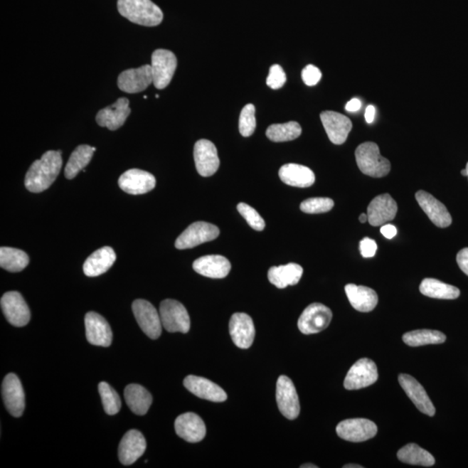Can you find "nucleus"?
<instances>
[{"label": "nucleus", "mask_w": 468, "mask_h": 468, "mask_svg": "<svg viewBox=\"0 0 468 468\" xmlns=\"http://www.w3.org/2000/svg\"><path fill=\"white\" fill-rule=\"evenodd\" d=\"M63 165L62 152L49 150L35 161L28 170L25 179L27 190L41 193L49 188L57 179Z\"/></svg>", "instance_id": "1"}, {"label": "nucleus", "mask_w": 468, "mask_h": 468, "mask_svg": "<svg viewBox=\"0 0 468 468\" xmlns=\"http://www.w3.org/2000/svg\"><path fill=\"white\" fill-rule=\"evenodd\" d=\"M119 14L130 22L144 26H156L164 19L160 7L151 0H118Z\"/></svg>", "instance_id": "2"}, {"label": "nucleus", "mask_w": 468, "mask_h": 468, "mask_svg": "<svg viewBox=\"0 0 468 468\" xmlns=\"http://www.w3.org/2000/svg\"><path fill=\"white\" fill-rule=\"evenodd\" d=\"M355 156L361 172L368 176L381 178L390 172V161L381 156L379 147L375 142H368L359 145Z\"/></svg>", "instance_id": "3"}, {"label": "nucleus", "mask_w": 468, "mask_h": 468, "mask_svg": "<svg viewBox=\"0 0 468 468\" xmlns=\"http://www.w3.org/2000/svg\"><path fill=\"white\" fill-rule=\"evenodd\" d=\"M162 326L169 332L188 333L190 330V317L184 305L176 300L166 299L160 305Z\"/></svg>", "instance_id": "4"}, {"label": "nucleus", "mask_w": 468, "mask_h": 468, "mask_svg": "<svg viewBox=\"0 0 468 468\" xmlns=\"http://www.w3.org/2000/svg\"><path fill=\"white\" fill-rule=\"evenodd\" d=\"M177 68V58L172 51L154 50L151 58L153 83L158 90H164L171 82Z\"/></svg>", "instance_id": "5"}, {"label": "nucleus", "mask_w": 468, "mask_h": 468, "mask_svg": "<svg viewBox=\"0 0 468 468\" xmlns=\"http://www.w3.org/2000/svg\"><path fill=\"white\" fill-rule=\"evenodd\" d=\"M331 320V309L322 304L314 303L309 305L301 314L297 326L303 334H316L325 330Z\"/></svg>", "instance_id": "6"}, {"label": "nucleus", "mask_w": 468, "mask_h": 468, "mask_svg": "<svg viewBox=\"0 0 468 468\" xmlns=\"http://www.w3.org/2000/svg\"><path fill=\"white\" fill-rule=\"evenodd\" d=\"M220 229L208 222L198 221L189 225L176 241V248L179 250L190 249L197 245L217 239Z\"/></svg>", "instance_id": "7"}, {"label": "nucleus", "mask_w": 468, "mask_h": 468, "mask_svg": "<svg viewBox=\"0 0 468 468\" xmlns=\"http://www.w3.org/2000/svg\"><path fill=\"white\" fill-rule=\"evenodd\" d=\"M378 379L376 364L371 359L362 358L352 365L344 379V385L348 390H356L372 385Z\"/></svg>", "instance_id": "8"}, {"label": "nucleus", "mask_w": 468, "mask_h": 468, "mask_svg": "<svg viewBox=\"0 0 468 468\" xmlns=\"http://www.w3.org/2000/svg\"><path fill=\"white\" fill-rule=\"evenodd\" d=\"M132 310L142 331L149 338L157 339L161 334L162 324L160 313L152 304L144 299L134 301Z\"/></svg>", "instance_id": "9"}, {"label": "nucleus", "mask_w": 468, "mask_h": 468, "mask_svg": "<svg viewBox=\"0 0 468 468\" xmlns=\"http://www.w3.org/2000/svg\"><path fill=\"white\" fill-rule=\"evenodd\" d=\"M276 399L281 414L289 420H295L300 413L299 395L294 384L288 376H280L277 382Z\"/></svg>", "instance_id": "10"}, {"label": "nucleus", "mask_w": 468, "mask_h": 468, "mask_svg": "<svg viewBox=\"0 0 468 468\" xmlns=\"http://www.w3.org/2000/svg\"><path fill=\"white\" fill-rule=\"evenodd\" d=\"M2 312L8 322L16 327H23L30 322L31 312L21 293L8 292L0 300Z\"/></svg>", "instance_id": "11"}, {"label": "nucleus", "mask_w": 468, "mask_h": 468, "mask_svg": "<svg viewBox=\"0 0 468 468\" xmlns=\"http://www.w3.org/2000/svg\"><path fill=\"white\" fill-rule=\"evenodd\" d=\"M336 434L345 441L363 442L375 437L378 434V427L368 419H348L339 424Z\"/></svg>", "instance_id": "12"}, {"label": "nucleus", "mask_w": 468, "mask_h": 468, "mask_svg": "<svg viewBox=\"0 0 468 468\" xmlns=\"http://www.w3.org/2000/svg\"><path fill=\"white\" fill-rule=\"evenodd\" d=\"M2 398L6 410L14 418H21L25 411V392L18 376L8 374L2 383Z\"/></svg>", "instance_id": "13"}, {"label": "nucleus", "mask_w": 468, "mask_h": 468, "mask_svg": "<svg viewBox=\"0 0 468 468\" xmlns=\"http://www.w3.org/2000/svg\"><path fill=\"white\" fill-rule=\"evenodd\" d=\"M193 158L197 171L201 176H212L219 169L220 158L212 142L205 139L198 141L194 145Z\"/></svg>", "instance_id": "14"}, {"label": "nucleus", "mask_w": 468, "mask_h": 468, "mask_svg": "<svg viewBox=\"0 0 468 468\" xmlns=\"http://www.w3.org/2000/svg\"><path fill=\"white\" fill-rule=\"evenodd\" d=\"M153 83L151 65L129 69L119 75L117 85L124 92L136 94L145 90Z\"/></svg>", "instance_id": "15"}, {"label": "nucleus", "mask_w": 468, "mask_h": 468, "mask_svg": "<svg viewBox=\"0 0 468 468\" xmlns=\"http://www.w3.org/2000/svg\"><path fill=\"white\" fill-rule=\"evenodd\" d=\"M118 185L125 193L138 196L151 191L156 185V180L152 174L134 169L122 174Z\"/></svg>", "instance_id": "16"}, {"label": "nucleus", "mask_w": 468, "mask_h": 468, "mask_svg": "<svg viewBox=\"0 0 468 468\" xmlns=\"http://www.w3.org/2000/svg\"><path fill=\"white\" fill-rule=\"evenodd\" d=\"M320 118L332 144L341 145L346 142L352 129L350 119L335 111H324L321 113Z\"/></svg>", "instance_id": "17"}, {"label": "nucleus", "mask_w": 468, "mask_h": 468, "mask_svg": "<svg viewBox=\"0 0 468 468\" xmlns=\"http://www.w3.org/2000/svg\"><path fill=\"white\" fill-rule=\"evenodd\" d=\"M230 335L237 347L248 349L255 338V327L252 317L245 313L233 314L229 323Z\"/></svg>", "instance_id": "18"}, {"label": "nucleus", "mask_w": 468, "mask_h": 468, "mask_svg": "<svg viewBox=\"0 0 468 468\" xmlns=\"http://www.w3.org/2000/svg\"><path fill=\"white\" fill-rule=\"evenodd\" d=\"M86 339L96 346L109 347L112 343V331L104 317L90 312L85 316Z\"/></svg>", "instance_id": "19"}, {"label": "nucleus", "mask_w": 468, "mask_h": 468, "mask_svg": "<svg viewBox=\"0 0 468 468\" xmlns=\"http://www.w3.org/2000/svg\"><path fill=\"white\" fill-rule=\"evenodd\" d=\"M398 209V204L390 194H381L368 205V221L373 227L385 225L395 219Z\"/></svg>", "instance_id": "20"}, {"label": "nucleus", "mask_w": 468, "mask_h": 468, "mask_svg": "<svg viewBox=\"0 0 468 468\" xmlns=\"http://www.w3.org/2000/svg\"><path fill=\"white\" fill-rule=\"evenodd\" d=\"M147 447L144 435L136 430L127 432L118 448L119 461L124 466L132 465L145 453Z\"/></svg>", "instance_id": "21"}, {"label": "nucleus", "mask_w": 468, "mask_h": 468, "mask_svg": "<svg viewBox=\"0 0 468 468\" xmlns=\"http://www.w3.org/2000/svg\"><path fill=\"white\" fill-rule=\"evenodd\" d=\"M415 198L420 208L425 212L436 227L441 228L450 227L452 224V217L445 205L435 199L430 193L422 190L415 193Z\"/></svg>", "instance_id": "22"}, {"label": "nucleus", "mask_w": 468, "mask_h": 468, "mask_svg": "<svg viewBox=\"0 0 468 468\" xmlns=\"http://www.w3.org/2000/svg\"><path fill=\"white\" fill-rule=\"evenodd\" d=\"M186 390L197 398L211 400L214 403L225 402L228 399L227 393L211 381L201 376H188L184 379Z\"/></svg>", "instance_id": "23"}, {"label": "nucleus", "mask_w": 468, "mask_h": 468, "mask_svg": "<svg viewBox=\"0 0 468 468\" xmlns=\"http://www.w3.org/2000/svg\"><path fill=\"white\" fill-rule=\"evenodd\" d=\"M178 436L186 442L196 443L201 442L207 434L203 420L194 413H186L178 416L174 423Z\"/></svg>", "instance_id": "24"}, {"label": "nucleus", "mask_w": 468, "mask_h": 468, "mask_svg": "<svg viewBox=\"0 0 468 468\" xmlns=\"http://www.w3.org/2000/svg\"><path fill=\"white\" fill-rule=\"evenodd\" d=\"M400 385L405 391L408 398L412 400L416 408L422 413L430 416L435 414V408L428 398L424 388L416 381L413 376L407 374H400L398 378Z\"/></svg>", "instance_id": "25"}, {"label": "nucleus", "mask_w": 468, "mask_h": 468, "mask_svg": "<svg viewBox=\"0 0 468 468\" xmlns=\"http://www.w3.org/2000/svg\"><path fill=\"white\" fill-rule=\"evenodd\" d=\"M130 114L129 101L125 97L119 98L114 105L101 110L97 115V124L110 130L121 128Z\"/></svg>", "instance_id": "26"}, {"label": "nucleus", "mask_w": 468, "mask_h": 468, "mask_svg": "<svg viewBox=\"0 0 468 468\" xmlns=\"http://www.w3.org/2000/svg\"><path fill=\"white\" fill-rule=\"evenodd\" d=\"M193 268L199 275L211 279H224L231 271V263L221 255H207L193 262Z\"/></svg>", "instance_id": "27"}, {"label": "nucleus", "mask_w": 468, "mask_h": 468, "mask_svg": "<svg viewBox=\"0 0 468 468\" xmlns=\"http://www.w3.org/2000/svg\"><path fill=\"white\" fill-rule=\"evenodd\" d=\"M345 292L352 307L356 311L370 312L378 305V296L371 288L349 284L345 287Z\"/></svg>", "instance_id": "28"}, {"label": "nucleus", "mask_w": 468, "mask_h": 468, "mask_svg": "<svg viewBox=\"0 0 468 468\" xmlns=\"http://www.w3.org/2000/svg\"><path fill=\"white\" fill-rule=\"evenodd\" d=\"M279 176L284 184L296 188H309L314 184L316 180L315 174L311 169L295 164L281 166Z\"/></svg>", "instance_id": "29"}, {"label": "nucleus", "mask_w": 468, "mask_h": 468, "mask_svg": "<svg viewBox=\"0 0 468 468\" xmlns=\"http://www.w3.org/2000/svg\"><path fill=\"white\" fill-rule=\"evenodd\" d=\"M117 260L116 252L110 247H105L93 252L83 264V272L88 277L104 275Z\"/></svg>", "instance_id": "30"}, {"label": "nucleus", "mask_w": 468, "mask_h": 468, "mask_svg": "<svg viewBox=\"0 0 468 468\" xmlns=\"http://www.w3.org/2000/svg\"><path fill=\"white\" fill-rule=\"evenodd\" d=\"M304 270L301 265L289 263L269 269L268 280L277 288L284 289L289 285H295L302 277Z\"/></svg>", "instance_id": "31"}, {"label": "nucleus", "mask_w": 468, "mask_h": 468, "mask_svg": "<svg viewBox=\"0 0 468 468\" xmlns=\"http://www.w3.org/2000/svg\"><path fill=\"white\" fill-rule=\"evenodd\" d=\"M127 405L137 415H144L151 406V394L139 384H129L124 390Z\"/></svg>", "instance_id": "32"}, {"label": "nucleus", "mask_w": 468, "mask_h": 468, "mask_svg": "<svg viewBox=\"0 0 468 468\" xmlns=\"http://www.w3.org/2000/svg\"><path fill=\"white\" fill-rule=\"evenodd\" d=\"M95 151H96V148L90 145L78 146L70 154L69 161L67 162L65 170V176L67 179H74L79 172L85 169L92 159Z\"/></svg>", "instance_id": "33"}, {"label": "nucleus", "mask_w": 468, "mask_h": 468, "mask_svg": "<svg viewBox=\"0 0 468 468\" xmlns=\"http://www.w3.org/2000/svg\"><path fill=\"white\" fill-rule=\"evenodd\" d=\"M420 292L423 295L438 299H456L461 294L457 287L435 279L423 280Z\"/></svg>", "instance_id": "34"}, {"label": "nucleus", "mask_w": 468, "mask_h": 468, "mask_svg": "<svg viewBox=\"0 0 468 468\" xmlns=\"http://www.w3.org/2000/svg\"><path fill=\"white\" fill-rule=\"evenodd\" d=\"M399 461L410 465L432 467L435 459L430 452L419 447L418 444L410 443L400 448L398 453Z\"/></svg>", "instance_id": "35"}, {"label": "nucleus", "mask_w": 468, "mask_h": 468, "mask_svg": "<svg viewBox=\"0 0 468 468\" xmlns=\"http://www.w3.org/2000/svg\"><path fill=\"white\" fill-rule=\"evenodd\" d=\"M29 257L22 250L1 248H0V267L11 272L23 271L29 264Z\"/></svg>", "instance_id": "36"}, {"label": "nucleus", "mask_w": 468, "mask_h": 468, "mask_svg": "<svg viewBox=\"0 0 468 468\" xmlns=\"http://www.w3.org/2000/svg\"><path fill=\"white\" fill-rule=\"evenodd\" d=\"M446 339V336L442 332L431 330H418L407 332L403 336V342L411 347L443 344L445 343Z\"/></svg>", "instance_id": "37"}, {"label": "nucleus", "mask_w": 468, "mask_h": 468, "mask_svg": "<svg viewBox=\"0 0 468 468\" xmlns=\"http://www.w3.org/2000/svg\"><path fill=\"white\" fill-rule=\"evenodd\" d=\"M302 133V128L297 122H289L287 124H272L267 130V137L275 142H283L295 140Z\"/></svg>", "instance_id": "38"}, {"label": "nucleus", "mask_w": 468, "mask_h": 468, "mask_svg": "<svg viewBox=\"0 0 468 468\" xmlns=\"http://www.w3.org/2000/svg\"><path fill=\"white\" fill-rule=\"evenodd\" d=\"M98 390L106 414L109 415L117 414L122 407L121 399L119 398L117 392L105 382L99 383Z\"/></svg>", "instance_id": "39"}, {"label": "nucleus", "mask_w": 468, "mask_h": 468, "mask_svg": "<svg viewBox=\"0 0 468 468\" xmlns=\"http://www.w3.org/2000/svg\"><path fill=\"white\" fill-rule=\"evenodd\" d=\"M240 132L244 137H251L256 129L255 107L245 105L242 110L239 122Z\"/></svg>", "instance_id": "40"}, {"label": "nucleus", "mask_w": 468, "mask_h": 468, "mask_svg": "<svg viewBox=\"0 0 468 468\" xmlns=\"http://www.w3.org/2000/svg\"><path fill=\"white\" fill-rule=\"evenodd\" d=\"M334 207V201L330 198H310L300 205L301 211L305 213H322L331 211Z\"/></svg>", "instance_id": "41"}, {"label": "nucleus", "mask_w": 468, "mask_h": 468, "mask_svg": "<svg viewBox=\"0 0 468 468\" xmlns=\"http://www.w3.org/2000/svg\"><path fill=\"white\" fill-rule=\"evenodd\" d=\"M237 209L241 216L247 220L250 227L256 231H263L265 227V220L255 208L248 204L240 203L238 205Z\"/></svg>", "instance_id": "42"}, {"label": "nucleus", "mask_w": 468, "mask_h": 468, "mask_svg": "<svg viewBox=\"0 0 468 468\" xmlns=\"http://www.w3.org/2000/svg\"><path fill=\"white\" fill-rule=\"evenodd\" d=\"M287 82V75L279 65H275L270 68L269 76L267 79V85L272 90L282 88Z\"/></svg>", "instance_id": "43"}, {"label": "nucleus", "mask_w": 468, "mask_h": 468, "mask_svg": "<svg viewBox=\"0 0 468 468\" xmlns=\"http://www.w3.org/2000/svg\"><path fill=\"white\" fill-rule=\"evenodd\" d=\"M322 73L317 67L309 65L302 71V79L305 85L314 86L319 83Z\"/></svg>", "instance_id": "44"}, {"label": "nucleus", "mask_w": 468, "mask_h": 468, "mask_svg": "<svg viewBox=\"0 0 468 468\" xmlns=\"http://www.w3.org/2000/svg\"><path fill=\"white\" fill-rule=\"evenodd\" d=\"M376 250H378V245H376L375 240L370 239V238H364L363 240H361L360 251L363 257H374Z\"/></svg>", "instance_id": "45"}, {"label": "nucleus", "mask_w": 468, "mask_h": 468, "mask_svg": "<svg viewBox=\"0 0 468 468\" xmlns=\"http://www.w3.org/2000/svg\"><path fill=\"white\" fill-rule=\"evenodd\" d=\"M458 265L462 271L468 276V248H463L456 257Z\"/></svg>", "instance_id": "46"}, {"label": "nucleus", "mask_w": 468, "mask_h": 468, "mask_svg": "<svg viewBox=\"0 0 468 468\" xmlns=\"http://www.w3.org/2000/svg\"><path fill=\"white\" fill-rule=\"evenodd\" d=\"M381 233H382L383 235L387 238V239L391 240L396 235V233H398V230H396L395 225L385 224L381 228Z\"/></svg>", "instance_id": "47"}, {"label": "nucleus", "mask_w": 468, "mask_h": 468, "mask_svg": "<svg viewBox=\"0 0 468 468\" xmlns=\"http://www.w3.org/2000/svg\"><path fill=\"white\" fill-rule=\"evenodd\" d=\"M362 107V102L358 98H353L350 102H348L346 106H345V110L349 111V112H356Z\"/></svg>", "instance_id": "48"}, {"label": "nucleus", "mask_w": 468, "mask_h": 468, "mask_svg": "<svg viewBox=\"0 0 468 468\" xmlns=\"http://www.w3.org/2000/svg\"><path fill=\"white\" fill-rule=\"evenodd\" d=\"M375 107L373 105H368L366 108V110H365V120H366L368 124H372V122L375 120Z\"/></svg>", "instance_id": "49"}, {"label": "nucleus", "mask_w": 468, "mask_h": 468, "mask_svg": "<svg viewBox=\"0 0 468 468\" xmlns=\"http://www.w3.org/2000/svg\"><path fill=\"white\" fill-rule=\"evenodd\" d=\"M359 220L361 223H365V222L368 221V214L366 213H362L361 214L359 217Z\"/></svg>", "instance_id": "50"}, {"label": "nucleus", "mask_w": 468, "mask_h": 468, "mask_svg": "<svg viewBox=\"0 0 468 468\" xmlns=\"http://www.w3.org/2000/svg\"><path fill=\"white\" fill-rule=\"evenodd\" d=\"M363 467L360 465H356V464H349V465L344 466V468H363Z\"/></svg>", "instance_id": "51"}, {"label": "nucleus", "mask_w": 468, "mask_h": 468, "mask_svg": "<svg viewBox=\"0 0 468 468\" xmlns=\"http://www.w3.org/2000/svg\"><path fill=\"white\" fill-rule=\"evenodd\" d=\"M301 468H317L319 467L316 465H313V464H304V465H302L300 467Z\"/></svg>", "instance_id": "52"}, {"label": "nucleus", "mask_w": 468, "mask_h": 468, "mask_svg": "<svg viewBox=\"0 0 468 468\" xmlns=\"http://www.w3.org/2000/svg\"><path fill=\"white\" fill-rule=\"evenodd\" d=\"M462 174L463 176L467 177L468 176L467 170L466 169L462 170Z\"/></svg>", "instance_id": "53"}, {"label": "nucleus", "mask_w": 468, "mask_h": 468, "mask_svg": "<svg viewBox=\"0 0 468 468\" xmlns=\"http://www.w3.org/2000/svg\"><path fill=\"white\" fill-rule=\"evenodd\" d=\"M466 169L467 170V174H468V162H467V166H466ZM467 178H468V176H467Z\"/></svg>", "instance_id": "54"}]
</instances>
